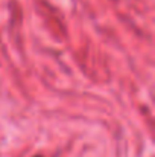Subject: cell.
<instances>
[{"label":"cell","instance_id":"1","mask_svg":"<svg viewBox=\"0 0 155 157\" xmlns=\"http://www.w3.org/2000/svg\"><path fill=\"white\" fill-rule=\"evenodd\" d=\"M37 157H41V156H37Z\"/></svg>","mask_w":155,"mask_h":157}]
</instances>
